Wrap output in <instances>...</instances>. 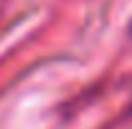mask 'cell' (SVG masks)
<instances>
[{
  "label": "cell",
  "mask_w": 132,
  "mask_h": 129,
  "mask_svg": "<svg viewBox=\"0 0 132 129\" xmlns=\"http://www.w3.org/2000/svg\"><path fill=\"white\" fill-rule=\"evenodd\" d=\"M130 31H132V28H130Z\"/></svg>",
  "instance_id": "6da1fadb"
}]
</instances>
